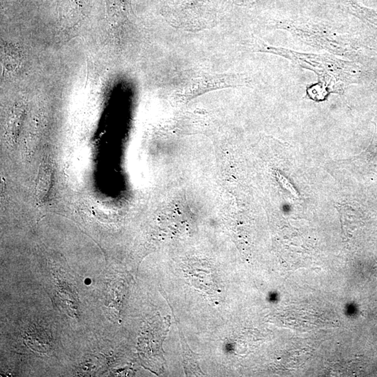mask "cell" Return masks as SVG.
I'll use <instances>...</instances> for the list:
<instances>
[{"label":"cell","mask_w":377,"mask_h":377,"mask_svg":"<svg viewBox=\"0 0 377 377\" xmlns=\"http://www.w3.org/2000/svg\"><path fill=\"white\" fill-rule=\"evenodd\" d=\"M85 283H86V284L89 285L90 283H91V281H90V279H87L85 281Z\"/></svg>","instance_id":"obj_3"},{"label":"cell","mask_w":377,"mask_h":377,"mask_svg":"<svg viewBox=\"0 0 377 377\" xmlns=\"http://www.w3.org/2000/svg\"><path fill=\"white\" fill-rule=\"evenodd\" d=\"M178 327H179L182 347L183 349L184 366H185V368L187 370V373L194 374V375L203 374V373L200 371L199 367H198V362L196 361V358H195V354L189 349V346L187 345V343L185 342L183 334H182L181 329H180L179 325H178Z\"/></svg>","instance_id":"obj_2"},{"label":"cell","mask_w":377,"mask_h":377,"mask_svg":"<svg viewBox=\"0 0 377 377\" xmlns=\"http://www.w3.org/2000/svg\"><path fill=\"white\" fill-rule=\"evenodd\" d=\"M244 79L234 73H203L191 80L184 88L182 96L185 99H192L202 94L223 88H234L242 86Z\"/></svg>","instance_id":"obj_1"}]
</instances>
